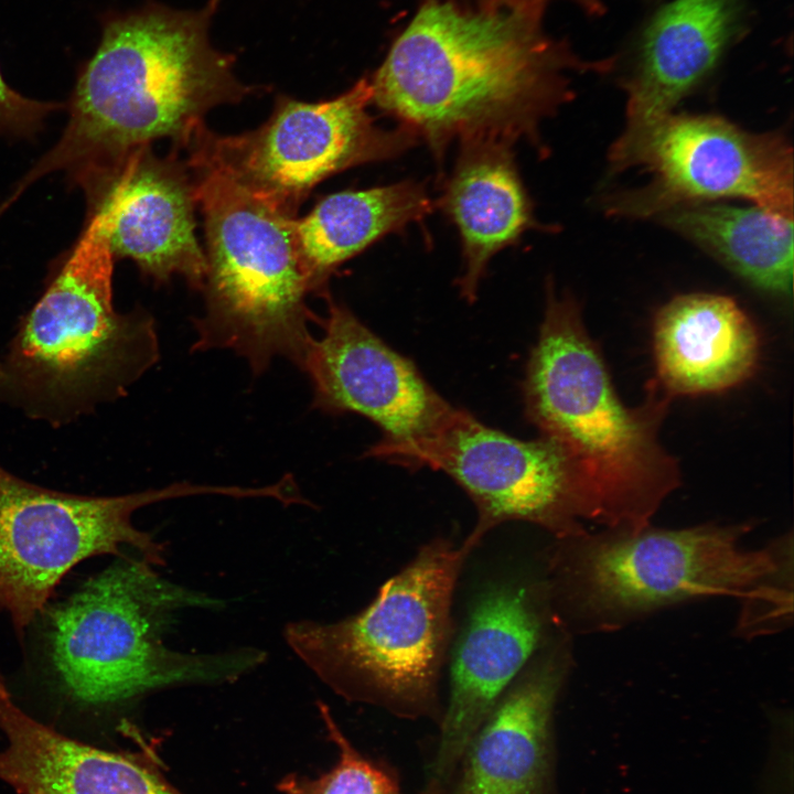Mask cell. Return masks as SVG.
<instances>
[{
    "label": "cell",
    "mask_w": 794,
    "mask_h": 794,
    "mask_svg": "<svg viewBox=\"0 0 794 794\" xmlns=\"http://www.w3.org/2000/svg\"><path fill=\"white\" fill-rule=\"evenodd\" d=\"M544 13L423 0L371 78L372 103L437 160L454 140L539 146V125L572 97L571 74L612 66L549 35Z\"/></svg>",
    "instance_id": "obj_1"
},
{
    "label": "cell",
    "mask_w": 794,
    "mask_h": 794,
    "mask_svg": "<svg viewBox=\"0 0 794 794\" xmlns=\"http://www.w3.org/2000/svg\"><path fill=\"white\" fill-rule=\"evenodd\" d=\"M221 1L185 11L149 2L106 18L99 46L77 77L61 138L0 208L7 211L50 173L160 138L185 148L212 108L253 93L236 77L234 56L211 44L208 30Z\"/></svg>",
    "instance_id": "obj_2"
},
{
    "label": "cell",
    "mask_w": 794,
    "mask_h": 794,
    "mask_svg": "<svg viewBox=\"0 0 794 794\" xmlns=\"http://www.w3.org/2000/svg\"><path fill=\"white\" fill-rule=\"evenodd\" d=\"M522 384L525 415L569 455L587 521L637 532L679 485L658 429L670 396L656 379L636 407L619 397L577 300L551 282Z\"/></svg>",
    "instance_id": "obj_3"
},
{
    "label": "cell",
    "mask_w": 794,
    "mask_h": 794,
    "mask_svg": "<svg viewBox=\"0 0 794 794\" xmlns=\"http://www.w3.org/2000/svg\"><path fill=\"white\" fill-rule=\"evenodd\" d=\"M87 215L0 357V401L53 428L126 396L160 356L152 316L115 309L107 228L101 215Z\"/></svg>",
    "instance_id": "obj_4"
},
{
    "label": "cell",
    "mask_w": 794,
    "mask_h": 794,
    "mask_svg": "<svg viewBox=\"0 0 794 794\" xmlns=\"http://www.w3.org/2000/svg\"><path fill=\"white\" fill-rule=\"evenodd\" d=\"M153 567L124 557L51 613L52 663L74 700L100 706L162 688L229 683L265 662L256 647L186 653L167 646L178 613L223 602L163 579Z\"/></svg>",
    "instance_id": "obj_5"
},
{
    "label": "cell",
    "mask_w": 794,
    "mask_h": 794,
    "mask_svg": "<svg viewBox=\"0 0 794 794\" xmlns=\"http://www.w3.org/2000/svg\"><path fill=\"white\" fill-rule=\"evenodd\" d=\"M469 555L433 538L354 615L293 621L283 637L335 694L404 719L439 723L440 678L454 635L453 596Z\"/></svg>",
    "instance_id": "obj_6"
},
{
    "label": "cell",
    "mask_w": 794,
    "mask_h": 794,
    "mask_svg": "<svg viewBox=\"0 0 794 794\" xmlns=\"http://www.w3.org/2000/svg\"><path fill=\"white\" fill-rule=\"evenodd\" d=\"M196 204L204 215L205 312L194 319L193 351L228 348L264 373L275 357L301 368L313 339L312 292L296 217L251 194L221 169L190 158Z\"/></svg>",
    "instance_id": "obj_7"
},
{
    "label": "cell",
    "mask_w": 794,
    "mask_h": 794,
    "mask_svg": "<svg viewBox=\"0 0 794 794\" xmlns=\"http://www.w3.org/2000/svg\"><path fill=\"white\" fill-rule=\"evenodd\" d=\"M741 526L704 525L562 538L552 558L554 590L578 609L625 618L682 600L734 596L776 602L784 548L741 547Z\"/></svg>",
    "instance_id": "obj_8"
},
{
    "label": "cell",
    "mask_w": 794,
    "mask_h": 794,
    "mask_svg": "<svg viewBox=\"0 0 794 794\" xmlns=\"http://www.w3.org/2000/svg\"><path fill=\"white\" fill-rule=\"evenodd\" d=\"M230 493V486L178 482L124 495H82L29 482L0 464V608L23 631L73 567L94 556L122 555L125 546L163 566L165 548L133 525V513L165 500Z\"/></svg>",
    "instance_id": "obj_9"
},
{
    "label": "cell",
    "mask_w": 794,
    "mask_h": 794,
    "mask_svg": "<svg viewBox=\"0 0 794 794\" xmlns=\"http://www.w3.org/2000/svg\"><path fill=\"white\" fill-rule=\"evenodd\" d=\"M364 455L439 470L454 480L476 509L475 525L460 545L469 556L508 522L534 524L559 539L584 534L586 505L573 464L545 436L515 438L450 404L425 433L401 442L379 440Z\"/></svg>",
    "instance_id": "obj_10"
},
{
    "label": "cell",
    "mask_w": 794,
    "mask_h": 794,
    "mask_svg": "<svg viewBox=\"0 0 794 794\" xmlns=\"http://www.w3.org/2000/svg\"><path fill=\"white\" fill-rule=\"evenodd\" d=\"M614 171L651 182L610 201L609 212L652 217L688 204L738 198L793 219V151L784 135L749 132L713 115L666 114L623 131L610 151Z\"/></svg>",
    "instance_id": "obj_11"
},
{
    "label": "cell",
    "mask_w": 794,
    "mask_h": 794,
    "mask_svg": "<svg viewBox=\"0 0 794 794\" xmlns=\"http://www.w3.org/2000/svg\"><path fill=\"white\" fill-rule=\"evenodd\" d=\"M371 79L320 103L279 97L259 128L219 136L203 126L186 146L273 208L294 217L311 190L360 164L391 159L418 139L407 129L378 126L367 108Z\"/></svg>",
    "instance_id": "obj_12"
},
{
    "label": "cell",
    "mask_w": 794,
    "mask_h": 794,
    "mask_svg": "<svg viewBox=\"0 0 794 794\" xmlns=\"http://www.w3.org/2000/svg\"><path fill=\"white\" fill-rule=\"evenodd\" d=\"M548 592L521 576L486 584L452 642L448 702L423 794H444L471 739L501 696L548 642Z\"/></svg>",
    "instance_id": "obj_13"
},
{
    "label": "cell",
    "mask_w": 794,
    "mask_h": 794,
    "mask_svg": "<svg viewBox=\"0 0 794 794\" xmlns=\"http://www.w3.org/2000/svg\"><path fill=\"white\" fill-rule=\"evenodd\" d=\"M87 214H100L114 257L129 258L157 283L180 275L201 290L207 262L195 236L194 181L176 157L150 146L85 162L67 172Z\"/></svg>",
    "instance_id": "obj_14"
},
{
    "label": "cell",
    "mask_w": 794,
    "mask_h": 794,
    "mask_svg": "<svg viewBox=\"0 0 794 794\" xmlns=\"http://www.w3.org/2000/svg\"><path fill=\"white\" fill-rule=\"evenodd\" d=\"M325 299L323 332L312 339L300 368L312 384V407L363 416L382 429L384 441L425 433L450 404L345 304Z\"/></svg>",
    "instance_id": "obj_15"
},
{
    "label": "cell",
    "mask_w": 794,
    "mask_h": 794,
    "mask_svg": "<svg viewBox=\"0 0 794 794\" xmlns=\"http://www.w3.org/2000/svg\"><path fill=\"white\" fill-rule=\"evenodd\" d=\"M564 645L547 642L482 722L444 794H552L555 706Z\"/></svg>",
    "instance_id": "obj_16"
},
{
    "label": "cell",
    "mask_w": 794,
    "mask_h": 794,
    "mask_svg": "<svg viewBox=\"0 0 794 794\" xmlns=\"http://www.w3.org/2000/svg\"><path fill=\"white\" fill-rule=\"evenodd\" d=\"M747 0H670L646 21L622 81L624 131L673 112L743 35Z\"/></svg>",
    "instance_id": "obj_17"
},
{
    "label": "cell",
    "mask_w": 794,
    "mask_h": 794,
    "mask_svg": "<svg viewBox=\"0 0 794 794\" xmlns=\"http://www.w3.org/2000/svg\"><path fill=\"white\" fill-rule=\"evenodd\" d=\"M0 780L18 794H182L141 757L66 737L9 694H0Z\"/></svg>",
    "instance_id": "obj_18"
},
{
    "label": "cell",
    "mask_w": 794,
    "mask_h": 794,
    "mask_svg": "<svg viewBox=\"0 0 794 794\" xmlns=\"http://www.w3.org/2000/svg\"><path fill=\"white\" fill-rule=\"evenodd\" d=\"M760 335L726 296H677L657 312L653 350L657 383L672 397L736 387L755 371Z\"/></svg>",
    "instance_id": "obj_19"
},
{
    "label": "cell",
    "mask_w": 794,
    "mask_h": 794,
    "mask_svg": "<svg viewBox=\"0 0 794 794\" xmlns=\"http://www.w3.org/2000/svg\"><path fill=\"white\" fill-rule=\"evenodd\" d=\"M497 138L460 142V152L444 187L441 205L462 244L461 297L472 302L490 259L538 227L513 151Z\"/></svg>",
    "instance_id": "obj_20"
},
{
    "label": "cell",
    "mask_w": 794,
    "mask_h": 794,
    "mask_svg": "<svg viewBox=\"0 0 794 794\" xmlns=\"http://www.w3.org/2000/svg\"><path fill=\"white\" fill-rule=\"evenodd\" d=\"M430 211L425 186L410 180L325 196L294 223L312 292L326 296V281L343 262Z\"/></svg>",
    "instance_id": "obj_21"
},
{
    "label": "cell",
    "mask_w": 794,
    "mask_h": 794,
    "mask_svg": "<svg viewBox=\"0 0 794 794\" xmlns=\"http://www.w3.org/2000/svg\"><path fill=\"white\" fill-rule=\"evenodd\" d=\"M657 217L759 290L792 293L793 219L721 202L680 205Z\"/></svg>",
    "instance_id": "obj_22"
},
{
    "label": "cell",
    "mask_w": 794,
    "mask_h": 794,
    "mask_svg": "<svg viewBox=\"0 0 794 794\" xmlns=\"http://www.w3.org/2000/svg\"><path fill=\"white\" fill-rule=\"evenodd\" d=\"M318 708L329 739L337 748V761L315 779L298 774L282 777L277 785L282 794H405L390 768L365 757L352 744L328 705L318 701Z\"/></svg>",
    "instance_id": "obj_23"
},
{
    "label": "cell",
    "mask_w": 794,
    "mask_h": 794,
    "mask_svg": "<svg viewBox=\"0 0 794 794\" xmlns=\"http://www.w3.org/2000/svg\"><path fill=\"white\" fill-rule=\"evenodd\" d=\"M63 104L28 98L11 88L0 71V137L29 139L39 133L46 118Z\"/></svg>",
    "instance_id": "obj_24"
},
{
    "label": "cell",
    "mask_w": 794,
    "mask_h": 794,
    "mask_svg": "<svg viewBox=\"0 0 794 794\" xmlns=\"http://www.w3.org/2000/svg\"><path fill=\"white\" fill-rule=\"evenodd\" d=\"M463 1V0H458ZM558 0H468L466 4L483 9L523 8L545 12L551 2ZM568 1L589 15H601L605 7L603 0H562Z\"/></svg>",
    "instance_id": "obj_25"
},
{
    "label": "cell",
    "mask_w": 794,
    "mask_h": 794,
    "mask_svg": "<svg viewBox=\"0 0 794 794\" xmlns=\"http://www.w3.org/2000/svg\"><path fill=\"white\" fill-rule=\"evenodd\" d=\"M0 694H9L6 683H4V679L1 674H0Z\"/></svg>",
    "instance_id": "obj_26"
}]
</instances>
